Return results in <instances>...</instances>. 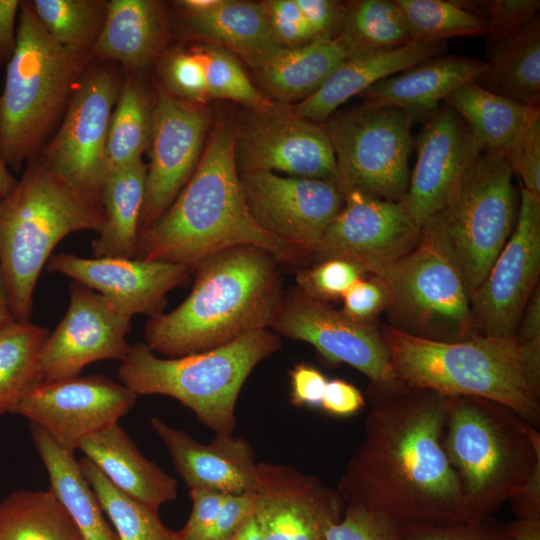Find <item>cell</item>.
<instances>
[{
  "instance_id": "bcb514c9",
  "label": "cell",
  "mask_w": 540,
  "mask_h": 540,
  "mask_svg": "<svg viewBox=\"0 0 540 540\" xmlns=\"http://www.w3.org/2000/svg\"><path fill=\"white\" fill-rule=\"evenodd\" d=\"M483 4L487 11L484 34L487 53L539 17V0H492Z\"/></svg>"
},
{
  "instance_id": "83f0119b",
  "label": "cell",
  "mask_w": 540,
  "mask_h": 540,
  "mask_svg": "<svg viewBox=\"0 0 540 540\" xmlns=\"http://www.w3.org/2000/svg\"><path fill=\"white\" fill-rule=\"evenodd\" d=\"M166 38L162 5L153 0H111L92 59L118 63L123 72H141Z\"/></svg>"
},
{
  "instance_id": "4316f807",
  "label": "cell",
  "mask_w": 540,
  "mask_h": 540,
  "mask_svg": "<svg viewBox=\"0 0 540 540\" xmlns=\"http://www.w3.org/2000/svg\"><path fill=\"white\" fill-rule=\"evenodd\" d=\"M77 449L117 489L156 510L177 497V481L144 457L118 423L85 437Z\"/></svg>"
},
{
  "instance_id": "ffe728a7",
  "label": "cell",
  "mask_w": 540,
  "mask_h": 540,
  "mask_svg": "<svg viewBox=\"0 0 540 540\" xmlns=\"http://www.w3.org/2000/svg\"><path fill=\"white\" fill-rule=\"evenodd\" d=\"M414 145L417 159L400 203L422 228L451 203L482 150L465 121L445 103L423 122Z\"/></svg>"
},
{
  "instance_id": "1f68e13d",
  "label": "cell",
  "mask_w": 540,
  "mask_h": 540,
  "mask_svg": "<svg viewBox=\"0 0 540 540\" xmlns=\"http://www.w3.org/2000/svg\"><path fill=\"white\" fill-rule=\"evenodd\" d=\"M336 39H319L285 48L258 71L263 89L282 103H297L314 94L348 58Z\"/></svg>"
},
{
  "instance_id": "cb8c5ba5",
  "label": "cell",
  "mask_w": 540,
  "mask_h": 540,
  "mask_svg": "<svg viewBox=\"0 0 540 540\" xmlns=\"http://www.w3.org/2000/svg\"><path fill=\"white\" fill-rule=\"evenodd\" d=\"M150 425L189 489L241 494L252 488L257 462L253 448L244 438L215 434L209 444H202L158 417L152 418Z\"/></svg>"
},
{
  "instance_id": "3957f363",
  "label": "cell",
  "mask_w": 540,
  "mask_h": 540,
  "mask_svg": "<svg viewBox=\"0 0 540 540\" xmlns=\"http://www.w3.org/2000/svg\"><path fill=\"white\" fill-rule=\"evenodd\" d=\"M278 260L241 245L196 268L193 288L174 310L149 318L145 344L165 358L208 351L272 327L283 302Z\"/></svg>"
},
{
  "instance_id": "6f0895ef",
  "label": "cell",
  "mask_w": 540,
  "mask_h": 540,
  "mask_svg": "<svg viewBox=\"0 0 540 540\" xmlns=\"http://www.w3.org/2000/svg\"><path fill=\"white\" fill-rule=\"evenodd\" d=\"M365 405L361 391L341 379L328 380L321 401V408L335 416H350Z\"/></svg>"
},
{
  "instance_id": "f907efd6",
  "label": "cell",
  "mask_w": 540,
  "mask_h": 540,
  "mask_svg": "<svg viewBox=\"0 0 540 540\" xmlns=\"http://www.w3.org/2000/svg\"><path fill=\"white\" fill-rule=\"evenodd\" d=\"M262 3L272 32L284 48L299 47L315 40L296 0H268Z\"/></svg>"
},
{
  "instance_id": "f35d334b",
  "label": "cell",
  "mask_w": 540,
  "mask_h": 540,
  "mask_svg": "<svg viewBox=\"0 0 540 540\" xmlns=\"http://www.w3.org/2000/svg\"><path fill=\"white\" fill-rule=\"evenodd\" d=\"M79 465L119 540H179L178 531L161 522L158 510L121 492L86 457Z\"/></svg>"
},
{
  "instance_id": "11a10c76",
  "label": "cell",
  "mask_w": 540,
  "mask_h": 540,
  "mask_svg": "<svg viewBox=\"0 0 540 540\" xmlns=\"http://www.w3.org/2000/svg\"><path fill=\"white\" fill-rule=\"evenodd\" d=\"M253 513L251 493L229 494L213 524L200 540H228Z\"/></svg>"
},
{
  "instance_id": "277c9868",
  "label": "cell",
  "mask_w": 540,
  "mask_h": 540,
  "mask_svg": "<svg viewBox=\"0 0 540 540\" xmlns=\"http://www.w3.org/2000/svg\"><path fill=\"white\" fill-rule=\"evenodd\" d=\"M105 223L102 203L57 174L37 155L13 190L0 197V275L12 316L30 321L33 294L53 249L67 235L97 233Z\"/></svg>"
},
{
  "instance_id": "ac0fdd59",
  "label": "cell",
  "mask_w": 540,
  "mask_h": 540,
  "mask_svg": "<svg viewBox=\"0 0 540 540\" xmlns=\"http://www.w3.org/2000/svg\"><path fill=\"white\" fill-rule=\"evenodd\" d=\"M272 328L285 337L311 344L331 363L354 367L370 384L398 380L381 330L373 323L355 321L329 303L298 290L283 298Z\"/></svg>"
},
{
  "instance_id": "30bf717a",
  "label": "cell",
  "mask_w": 540,
  "mask_h": 540,
  "mask_svg": "<svg viewBox=\"0 0 540 540\" xmlns=\"http://www.w3.org/2000/svg\"><path fill=\"white\" fill-rule=\"evenodd\" d=\"M417 122L423 121L413 112L368 103L326 119L321 125L333 146L342 192L400 202L409 186Z\"/></svg>"
},
{
  "instance_id": "ba28073f",
  "label": "cell",
  "mask_w": 540,
  "mask_h": 540,
  "mask_svg": "<svg viewBox=\"0 0 540 540\" xmlns=\"http://www.w3.org/2000/svg\"><path fill=\"white\" fill-rule=\"evenodd\" d=\"M280 347V337L269 329L176 358L157 357L145 342H137L121 361L118 375L136 395L172 397L215 434L232 435L243 384L253 369Z\"/></svg>"
},
{
  "instance_id": "680465c9",
  "label": "cell",
  "mask_w": 540,
  "mask_h": 540,
  "mask_svg": "<svg viewBox=\"0 0 540 540\" xmlns=\"http://www.w3.org/2000/svg\"><path fill=\"white\" fill-rule=\"evenodd\" d=\"M508 502L518 518L540 519V463L523 488Z\"/></svg>"
},
{
  "instance_id": "f6af8a7d",
  "label": "cell",
  "mask_w": 540,
  "mask_h": 540,
  "mask_svg": "<svg viewBox=\"0 0 540 540\" xmlns=\"http://www.w3.org/2000/svg\"><path fill=\"white\" fill-rule=\"evenodd\" d=\"M526 190L540 194V108H534L499 154Z\"/></svg>"
},
{
  "instance_id": "9a60e30c",
  "label": "cell",
  "mask_w": 540,
  "mask_h": 540,
  "mask_svg": "<svg viewBox=\"0 0 540 540\" xmlns=\"http://www.w3.org/2000/svg\"><path fill=\"white\" fill-rule=\"evenodd\" d=\"M343 194L341 210L313 253L317 259H346L380 276L421 240L422 229L400 202L359 190Z\"/></svg>"
},
{
  "instance_id": "836d02e7",
  "label": "cell",
  "mask_w": 540,
  "mask_h": 540,
  "mask_svg": "<svg viewBox=\"0 0 540 540\" xmlns=\"http://www.w3.org/2000/svg\"><path fill=\"white\" fill-rule=\"evenodd\" d=\"M444 103L465 121L482 152L500 154L534 108L492 93L475 81L452 91Z\"/></svg>"
},
{
  "instance_id": "52a82bcc",
  "label": "cell",
  "mask_w": 540,
  "mask_h": 540,
  "mask_svg": "<svg viewBox=\"0 0 540 540\" xmlns=\"http://www.w3.org/2000/svg\"><path fill=\"white\" fill-rule=\"evenodd\" d=\"M399 381L447 396H471L502 404L533 427L540 403L527 385L514 340L473 335L455 342L381 329Z\"/></svg>"
},
{
  "instance_id": "60d3db41",
  "label": "cell",
  "mask_w": 540,
  "mask_h": 540,
  "mask_svg": "<svg viewBox=\"0 0 540 540\" xmlns=\"http://www.w3.org/2000/svg\"><path fill=\"white\" fill-rule=\"evenodd\" d=\"M31 5L53 40L67 48L91 54L104 26L108 1L33 0Z\"/></svg>"
},
{
  "instance_id": "603a6c76",
  "label": "cell",
  "mask_w": 540,
  "mask_h": 540,
  "mask_svg": "<svg viewBox=\"0 0 540 540\" xmlns=\"http://www.w3.org/2000/svg\"><path fill=\"white\" fill-rule=\"evenodd\" d=\"M46 269L98 292L118 313L130 318L163 313L166 294L183 285L191 273L179 264L138 258H85L65 252L51 255Z\"/></svg>"
},
{
  "instance_id": "7c38bea8",
  "label": "cell",
  "mask_w": 540,
  "mask_h": 540,
  "mask_svg": "<svg viewBox=\"0 0 540 540\" xmlns=\"http://www.w3.org/2000/svg\"><path fill=\"white\" fill-rule=\"evenodd\" d=\"M114 63L92 59L76 83L61 124L38 154L81 192L101 201L107 138L123 80Z\"/></svg>"
},
{
  "instance_id": "4fadbf2b",
  "label": "cell",
  "mask_w": 540,
  "mask_h": 540,
  "mask_svg": "<svg viewBox=\"0 0 540 540\" xmlns=\"http://www.w3.org/2000/svg\"><path fill=\"white\" fill-rule=\"evenodd\" d=\"M540 274V194L521 188L516 225L471 293L475 334L513 340Z\"/></svg>"
},
{
  "instance_id": "be15d7a7",
  "label": "cell",
  "mask_w": 540,
  "mask_h": 540,
  "mask_svg": "<svg viewBox=\"0 0 540 540\" xmlns=\"http://www.w3.org/2000/svg\"><path fill=\"white\" fill-rule=\"evenodd\" d=\"M221 2L222 0H182L177 1L176 5L185 14H200L216 8Z\"/></svg>"
},
{
  "instance_id": "91938a15",
  "label": "cell",
  "mask_w": 540,
  "mask_h": 540,
  "mask_svg": "<svg viewBox=\"0 0 540 540\" xmlns=\"http://www.w3.org/2000/svg\"><path fill=\"white\" fill-rule=\"evenodd\" d=\"M21 1L0 0V66L7 65L16 49L15 21Z\"/></svg>"
},
{
  "instance_id": "d4e9b609",
  "label": "cell",
  "mask_w": 540,
  "mask_h": 540,
  "mask_svg": "<svg viewBox=\"0 0 540 540\" xmlns=\"http://www.w3.org/2000/svg\"><path fill=\"white\" fill-rule=\"evenodd\" d=\"M485 68L482 60L441 54L380 80L358 96L364 103L413 112L424 122L440 101L475 81Z\"/></svg>"
},
{
  "instance_id": "5b68a950",
  "label": "cell",
  "mask_w": 540,
  "mask_h": 540,
  "mask_svg": "<svg viewBox=\"0 0 540 540\" xmlns=\"http://www.w3.org/2000/svg\"><path fill=\"white\" fill-rule=\"evenodd\" d=\"M442 443L470 520L494 515L540 463V434L514 411L471 396H449Z\"/></svg>"
},
{
  "instance_id": "94428289",
  "label": "cell",
  "mask_w": 540,
  "mask_h": 540,
  "mask_svg": "<svg viewBox=\"0 0 540 540\" xmlns=\"http://www.w3.org/2000/svg\"><path fill=\"white\" fill-rule=\"evenodd\" d=\"M508 540H540V519L517 518L504 524Z\"/></svg>"
},
{
  "instance_id": "03108f58",
  "label": "cell",
  "mask_w": 540,
  "mask_h": 540,
  "mask_svg": "<svg viewBox=\"0 0 540 540\" xmlns=\"http://www.w3.org/2000/svg\"><path fill=\"white\" fill-rule=\"evenodd\" d=\"M12 320L15 319L12 316L5 284L0 275V328Z\"/></svg>"
},
{
  "instance_id": "74e56055",
  "label": "cell",
  "mask_w": 540,
  "mask_h": 540,
  "mask_svg": "<svg viewBox=\"0 0 540 540\" xmlns=\"http://www.w3.org/2000/svg\"><path fill=\"white\" fill-rule=\"evenodd\" d=\"M335 38L349 57L393 49L412 42L395 0L345 2L344 16Z\"/></svg>"
},
{
  "instance_id": "f5cc1de1",
  "label": "cell",
  "mask_w": 540,
  "mask_h": 540,
  "mask_svg": "<svg viewBox=\"0 0 540 540\" xmlns=\"http://www.w3.org/2000/svg\"><path fill=\"white\" fill-rule=\"evenodd\" d=\"M189 490L193 506L185 526L178 531L179 540H200L213 524L229 494L203 488Z\"/></svg>"
},
{
  "instance_id": "681fc988",
  "label": "cell",
  "mask_w": 540,
  "mask_h": 540,
  "mask_svg": "<svg viewBox=\"0 0 540 540\" xmlns=\"http://www.w3.org/2000/svg\"><path fill=\"white\" fill-rule=\"evenodd\" d=\"M523 373L531 392L540 399V290L531 296L514 335Z\"/></svg>"
},
{
  "instance_id": "44dd1931",
  "label": "cell",
  "mask_w": 540,
  "mask_h": 540,
  "mask_svg": "<svg viewBox=\"0 0 540 540\" xmlns=\"http://www.w3.org/2000/svg\"><path fill=\"white\" fill-rule=\"evenodd\" d=\"M209 123L206 109L159 91L139 233L164 214L193 175Z\"/></svg>"
},
{
  "instance_id": "7dc6e473",
  "label": "cell",
  "mask_w": 540,
  "mask_h": 540,
  "mask_svg": "<svg viewBox=\"0 0 540 540\" xmlns=\"http://www.w3.org/2000/svg\"><path fill=\"white\" fill-rule=\"evenodd\" d=\"M326 540H401V532L388 517L346 505L342 519L328 528Z\"/></svg>"
},
{
  "instance_id": "8992f818",
  "label": "cell",
  "mask_w": 540,
  "mask_h": 540,
  "mask_svg": "<svg viewBox=\"0 0 540 540\" xmlns=\"http://www.w3.org/2000/svg\"><path fill=\"white\" fill-rule=\"evenodd\" d=\"M18 20L16 49L0 93V158L16 172L40 153L92 61L90 53L53 40L31 1H21Z\"/></svg>"
},
{
  "instance_id": "b9f144b4",
  "label": "cell",
  "mask_w": 540,
  "mask_h": 540,
  "mask_svg": "<svg viewBox=\"0 0 540 540\" xmlns=\"http://www.w3.org/2000/svg\"><path fill=\"white\" fill-rule=\"evenodd\" d=\"M201 51L209 99L234 100L252 110L264 109L273 104L253 85L231 53L216 46L201 47Z\"/></svg>"
},
{
  "instance_id": "f1b7e54d",
  "label": "cell",
  "mask_w": 540,
  "mask_h": 540,
  "mask_svg": "<svg viewBox=\"0 0 540 540\" xmlns=\"http://www.w3.org/2000/svg\"><path fill=\"white\" fill-rule=\"evenodd\" d=\"M185 25L193 35L236 54L256 70L285 49L272 32L262 2L222 0L208 12L185 14Z\"/></svg>"
},
{
  "instance_id": "e0dca14e",
  "label": "cell",
  "mask_w": 540,
  "mask_h": 540,
  "mask_svg": "<svg viewBox=\"0 0 540 540\" xmlns=\"http://www.w3.org/2000/svg\"><path fill=\"white\" fill-rule=\"evenodd\" d=\"M239 176L246 205L258 225L313 255L343 206L339 185L270 171H247Z\"/></svg>"
},
{
  "instance_id": "816d5d0a",
  "label": "cell",
  "mask_w": 540,
  "mask_h": 540,
  "mask_svg": "<svg viewBox=\"0 0 540 540\" xmlns=\"http://www.w3.org/2000/svg\"><path fill=\"white\" fill-rule=\"evenodd\" d=\"M341 299V311L346 316L355 321L373 323V320L385 311L388 293L381 278L367 275L354 282Z\"/></svg>"
},
{
  "instance_id": "c3c4849f",
  "label": "cell",
  "mask_w": 540,
  "mask_h": 540,
  "mask_svg": "<svg viewBox=\"0 0 540 540\" xmlns=\"http://www.w3.org/2000/svg\"><path fill=\"white\" fill-rule=\"evenodd\" d=\"M401 540H508L504 524L493 515L444 525L400 527Z\"/></svg>"
},
{
  "instance_id": "5bb4252c",
  "label": "cell",
  "mask_w": 540,
  "mask_h": 540,
  "mask_svg": "<svg viewBox=\"0 0 540 540\" xmlns=\"http://www.w3.org/2000/svg\"><path fill=\"white\" fill-rule=\"evenodd\" d=\"M235 159L240 172L338 179L333 146L322 125L274 103L253 110L235 127Z\"/></svg>"
},
{
  "instance_id": "e7e4bbea",
  "label": "cell",
  "mask_w": 540,
  "mask_h": 540,
  "mask_svg": "<svg viewBox=\"0 0 540 540\" xmlns=\"http://www.w3.org/2000/svg\"><path fill=\"white\" fill-rule=\"evenodd\" d=\"M17 180L0 158V197L8 195L15 187Z\"/></svg>"
},
{
  "instance_id": "484cf974",
  "label": "cell",
  "mask_w": 540,
  "mask_h": 540,
  "mask_svg": "<svg viewBox=\"0 0 540 540\" xmlns=\"http://www.w3.org/2000/svg\"><path fill=\"white\" fill-rule=\"evenodd\" d=\"M445 42L417 43L348 57L311 96L296 103L292 111L313 122H322L340 105L391 75L441 55Z\"/></svg>"
},
{
  "instance_id": "db71d44e",
  "label": "cell",
  "mask_w": 540,
  "mask_h": 540,
  "mask_svg": "<svg viewBox=\"0 0 540 540\" xmlns=\"http://www.w3.org/2000/svg\"><path fill=\"white\" fill-rule=\"evenodd\" d=\"M315 40L334 39L345 11V2L333 0H296Z\"/></svg>"
},
{
  "instance_id": "8d00e7d4",
  "label": "cell",
  "mask_w": 540,
  "mask_h": 540,
  "mask_svg": "<svg viewBox=\"0 0 540 540\" xmlns=\"http://www.w3.org/2000/svg\"><path fill=\"white\" fill-rule=\"evenodd\" d=\"M49 332L30 321L12 320L0 328V416L43 380L39 355Z\"/></svg>"
},
{
  "instance_id": "8fae6325",
  "label": "cell",
  "mask_w": 540,
  "mask_h": 540,
  "mask_svg": "<svg viewBox=\"0 0 540 540\" xmlns=\"http://www.w3.org/2000/svg\"><path fill=\"white\" fill-rule=\"evenodd\" d=\"M390 327L410 336L455 342L475 334L471 292L458 268L428 237L382 275Z\"/></svg>"
},
{
  "instance_id": "ab89813d",
  "label": "cell",
  "mask_w": 540,
  "mask_h": 540,
  "mask_svg": "<svg viewBox=\"0 0 540 540\" xmlns=\"http://www.w3.org/2000/svg\"><path fill=\"white\" fill-rule=\"evenodd\" d=\"M412 42L441 43L454 37L484 36L486 15L466 1L395 0Z\"/></svg>"
},
{
  "instance_id": "7bdbcfd3",
  "label": "cell",
  "mask_w": 540,
  "mask_h": 540,
  "mask_svg": "<svg viewBox=\"0 0 540 540\" xmlns=\"http://www.w3.org/2000/svg\"><path fill=\"white\" fill-rule=\"evenodd\" d=\"M368 274L356 263L340 258L320 260L296 276L298 291L307 297L327 302L341 299L346 290Z\"/></svg>"
},
{
  "instance_id": "9c48e42d",
  "label": "cell",
  "mask_w": 540,
  "mask_h": 540,
  "mask_svg": "<svg viewBox=\"0 0 540 540\" xmlns=\"http://www.w3.org/2000/svg\"><path fill=\"white\" fill-rule=\"evenodd\" d=\"M512 176L501 155L481 152L451 203L421 228L458 268L471 293L516 225Z\"/></svg>"
},
{
  "instance_id": "e575fe53",
  "label": "cell",
  "mask_w": 540,
  "mask_h": 540,
  "mask_svg": "<svg viewBox=\"0 0 540 540\" xmlns=\"http://www.w3.org/2000/svg\"><path fill=\"white\" fill-rule=\"evenodd\" d=\"M140 72H123L120 92L113 108L107 138L108 170L142 159L150 148L154 102Z\"/></svg>"
},
{
  "instance_id": "6125c7cd",
  "label": "cell",
  "mask_w": 540,
  "mask_h": 540,
  "mask_svg": "<svg viewBox=\"0 0 540 540\" xmlns=\"http://www.w3.org/2000/svg\"><path fill=\"white\" fill-rule=\"evenodd\" d=\"M228 540H261L259 525L251 514Z\"/></svg>"
},
{
  "instance_id": "6da1fadb",
  "label": "cell",
  "mask_w": 540,
  "mask_h": 540,
  "mask_svg": "<svg viewBox=\"0 0 540 540\" xmlns=\"http://www.w3.org/2000/svg\"><path fill=\"white\" fill-rule=\"evenodd\" d=\"M364 438L337 491L346 505L406 525L471 521L443 448L449 396L401 381L370 384Z\"/></svg>"
},
{
  "instance_id": "9f6ffc18",
  "label": "cell",
  "mask_w": 540,
  "mask_h": 540,
  "mask_svg": "<svg viewBox=\"0 0 540 540\" xmlns=\"http://www.w3.org/2000/svg\"><path fill=\"white\" fill-rule=\"evenodd\" d=\"M290 400L295 406L320 407L327 378L317 368L300 363L289 372Z\"/></svg>"
},
{
  "instance_id": "d6a6232c",
  "label": "cell",
  "mask_w": 540,
  "mask_h": 540,
  "mask_svg": "<svg viewBox=\"0 0 540 540\" xmlns=\"http://www.w3.org/2000/svg\"><path fill=\"white\" fill-rule=\"evenodd\" d=\"M475 82L528 107H540V17L487 53Z\"/></svg>"
},
{
  "instance_id": "2e32d148",
  "label": "cell",
  "mask_w": 540,
  "mask_h": 540,
  "mask_svg": "<svg viewBox=\"0 0 540 540\" xmlns=\"http://www.w3.org/2000/svg\"><path fill=\"white\" fill-rule=\"evenodd\" d=\"M136 398L128 387L100 374L42 380L12 414L39 425L56 443L74 453L82 439L118 423Z\"/></svg>"
},
{
  "instance_id": "ee69618b",
  "label": "cell",
  "mask_w": 540,
  "mask_h": 540,
  "mask_svg": "<svg viewBox=\"0 0 540 540\" xmlns=\"http://www.w3.org/2000/svg\"><path fill=\"white\" fill-rule=\"evenodd\" d=\"M168 93L183 101L203 104L209 100L201 47L171 53L162 64Z\"/></svg>"
},
{
  "instance_id": "f546056e",
  "label": "cell",
  "mask_w": 540,
  "mask_h": 540,
  "mask_svg": "<svg viewBox=\"0 0 540 540\" xmlns=\"http://www.w3.org/2000/svg\"><path fill=\"white\" fill-rule=\"evenodd\" d=\"M33 444L49 475L50 489L62 504L84 540H119L79 461L39 425L29 422Z\"/></svg>"
},
{
  "instance_id": "7402d4cb",
  "label": "cell",
  "mask_w": 540,
  "mask_h": 540,
  "mask_svg": "<svg viewBox=\"0 0 540 540\" xmlns=\"http://www.w3.org/2000/svg\"><path fill=\"white\" fill-rule=\"evenodd\" d=\"M69 305L61 322L42 345L43 380L79 376L99 360H124L130 344L131 318L118 313L98 292L72 282Z\"/></svg>"
},
{
  "instance_id": "d6986e66",
  "label": "cell",
  "mask_w": 540,
  "mask_h": 540,
  "mask_svg": "<svg viewBox=\"0 0 540 540\" xmlns=\"http://www.w3.org/2000/svg\"><path fill=\"white\" fill-rule=\"evenodd\" d=\"M249 492L261 540H326L346 506L337 490L290 465L258 462Z\"/></svg>"
},
{
  "instance_id": "7a4b0ae2",
  "label": "cell",
  "mask_w": 540,
  "mask_h": 540,
  "mask_svg": "<svg viewBox=\"0 0 540 540\" xmlns=\"http://www.w3.org/2000/svg\"><path fill=\"white\" fill-rule=\"evenodd\" d=\"M241 245L262 248L278 262L308 255L254 220L246 205L235 159V126L219 122L177 198L139 233L136 258L196 269L213 254Z\"/></svg>"
},
{
  "instance_id": "4dcf8cb0",
  "label": "cell",
  "mask_w": 540,
  "mask_h": 540,
  "mask_svg": "<svg viewBox=\"0 0 540 540\" xmlns=\"http://www.w3.org/2000/svg\"><path fill=\"white\" fill-rule=\"evenodd\" d=\"M146 174L142 159L108 170L101 189L105 223L91 242L95 258H136Z\"/></svg>"
},
{
  "instance_id": "d590c367",
  "label": "cell",
  "mask_w": 540,
  "mask_h": 540,
  "mask_svg": "<svg viewBox=\"0 0 540 540\" xmlns=\"http://www.w3.org/2000/svg\"><path fill=\"white\" fill-rule=\"evenodd\" d=\"M0 540H84L51 490H21L0 501Z\"/></svg>"
}]
</instances>
